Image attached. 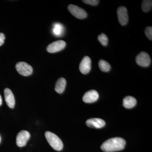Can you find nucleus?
<instances>
[{
    "instance_id": "dca6fc26",
    "label": "nucleus",
    "mask_w": 152,
    "mask_h": 152,
    "mask_svg": "<svg viewBox=\"0 0 152 152\" xmlns=\"http://www.w3.org/2000/svg\"><path fill=\"white\" fill-rule=\"evenodd\" d=\"M152 7V1L150 0H144L142 2V9L145 12H148L151 10Z\"/></svg>"
},
{
    "instance_id": "423d86ee",
    "label": "nucleus",
    "mask_w": 152,
    "mask_h": 152,
    "mask_svg": "<svg viewBox=\"0 0 152 152\" xmlns=\"http://www.w3.org/2000/svg\"><path fill=\"white\" fill-rule=\"evenodd\" d=\"M30 138V134L28 131H20L16 137V143L19 147L25 146L26 145L28 140Z\"/></svg>"
},
{
    "instance_id": "f257e3e1",
    "label": "nucleus",
    "mask_w": 152,
    "mask_h": 152,
    "mask_svg": "<svg viewBox=\"0 0 152 152\" xmlns=\"http://www.w3.org/2000/svg\"><path fill=\"white\" fill-rule=\"evenodd\" d=\"M126 144V141L124 139L115 137L104 142L101 148L102 151L106 152L118 151L124 149Z\"/></svg>"
},
{
    "instance_id": "4468645a",
    "label": "nucleus",
    "mask_w": 152,
    "mask_h": 152,
    "mask_svg": "<svg viewBox=\"0 0 152 152\" xmlns=\"http://www.w3.org/2000/svg\"><path fill=\"white\" fill-rule=\"evenodd\" d=\"M137 104L135 98L131 96H128L123 100V105L126 108L130 109L134 107Z\"/></svg>"
},
{
    "instance_id": "1a4fd4ad",
    "label": "nucleus",
    "mask_w": 152,
    "mask_h": 152,
    "mask_svg": "<svg viewBox=\"0 0 152 152\" xmlns=\"http://www.w3.org/2000/svg\"><path fill=\"white\" fill-rule=\"evenodd\" d=\"M91 61L89 57L85 56L82 60L79 66L81 72L84 75L88 73L91 70Z\"/></svg>"
},
{
    "instance_id": "9d476101",
    "label": "nucleus",
    "mask_w": 152,
    "mask_h": 152,
    "mask_svg": "<svg viewBox=\"0 0 152 152\" xmlns=\"http://www.w3.org/2000/svg\"><path fill=\"white\" fill-rule=\"evenodd\" d=\"M99 98V94L95 90H92L88 91L83 96L84 102L86 103H91L96 102Z\"/></svg>"
},
{
    "instance_id": "6ab92c4d",
    "label": "nucleus",
    "mask_w": 152,
    "mask_h": 152,
    "mask_svg": "<svg viewBox=\"0 0 152 152\" xmlns=\"http://www.w3.org/2000/svg\"><path fill=\"white\" fill-rule=\"evenodd\" d=\"M145 34L147 37L150 40H152V27L151 26L147 27L145 31Z\"/></svg>"
},
{
    "instance_id": "0eeeda50",
    "label": "nucleus",
    "mask_w": 152,
    "mask_h": 152,
    "mask_svg": "<svg viewBox=\"0 0 152 152\" xmlns=\"http://www.w3.org/2000/svg\"><path fill=\"white\" fill-rule=\"evenodd\" d=\"M66 46L65 42L63 40H58L53 42L48 46L47 50L50 53H55L62 50Z\"/></svg>"
},
{
    "instance_id": "f3484780",
    "label": "nucleus",
    "mask_w": 152,
    "mask_h": 152,
    "mask_svg": "<svg viewBox=\"0 0 152 152\" xmlns=\"http://www.w3.org/2000/svg\"><path fill=\"white\" fill-rule=\"evenodd\" d=\"M98 39L100 43L104 46H106L107 45L108 42V39L107 36L103 33H102L101 35H99Z\"/></svg>"
},
{
    "instance_id": "6e6552de",
    "label": "nucleus",
    "mask_w": 152,
    "mask_h": 152,
    "mask_svg": "<svg viewBox=\"0 0 152 152\" xmlns=\"http://www.w3.org/2000/svg\"><path fill=\"white\" fill-rule=\"evenodd\" d=\"M118 19L121 25L124 26L128 23L129 20L127 10L124 6H121L117 10Z\"/></svg>"
},
{
    "instance_id": "5701e85b",
    "label": "nucleus",
    "mask_w": 152,
    "mask_h": 152,
    "mask_svg": "<svg viewBox=\"0 0 152 152\" xmlns=\"http://www.w3.org/2000/svg\"><path fill=\"white\" fill-rule=\"evenodd\" d=\"M0 142H1V137H0Z\"/></svg>"
},
{
    "instance_id": "39448f33",
    "label": "nucleus",
    "mask_w": 152,
    "mask_h": 152,
    "mask_svg": "<svg viewBox=\"0 0 152 152\" xmlns=\"http://www.w3.org/2000/svg\"><path fill=\"white\" fill-rule=\"evenodd\" d=\"M136 61L138 65L146 67L151 64V57L146 52H142L136 57Z\"/></svg>"
},
{
    "instance_id": "f03ea898",
    "label": "nucleus",
    "mask_w": 152,
    "mask_h": 152,
    "mask_svg": "<svg viewBox=\"0 0 152 152\" xmlns=\"http://www.w3.org/2000/svg\"><path fill=\"white\" fill-rule=\"evenodd\" d=\"M45 136L48 142L54 149L57 151H61L63 149V142L56 135L51 132H46L45 133Z\"/></svg>"
},
{
    "instance_id": "412c9836",
    "label": "nucleus",
    "mask_w": 152,
    "mask_h": 152,
    "mask_svg": "<svg viewBox=\"0 0 152 152\" xmlns=\"http://www.w3.org/2000/svg\"><path fill=\"white\" fill-rule=\"evenodd\" d=\"M5 37L3 33H0V46H1L4 43Z\"/></svg>"
},
{
    "instance_id": "aec40b11",
    "label": "nucleus",
    "mask_w": 152,
    "mask_h": 152,
    "mask_svg": "<svg viewBox=\"0 0 152 152\" xmlns=\"http://www.w3.org/2000/svg\"><path fill=\"white\" fill-rule=\"evenodd\" d=\"M82 1L85 4L92 6H97L99 2V1L98 0H83Z\"/></svg>"
},
{
    "instance_id": "9b49d317",
    "label": "nucleus",
    "mask_w": 152,
    "mask_h": 152,
    "mask_svg": "<svg viewBox=\"0 0 152 152\" xmlns=\"http://www.w3.org/2000/svg\"><path fill=\"white\" fill-rule=\"evenodd\" d=\"M5 99L6 103L10 108H13L15 107V101L12 92L10 89L8 88L5 89L4 91Z\"/></svg>"
},
{
    "instance_id": "a211bd4d",
    "label": "nucleus",
    "mask_w": 152,
    "mask_h": 152,
    "mask_svg": "<svg viewBox=\"0 0 152 152\" xmlns=\"http://www.w3.org/2000/svg\"><path fill=\"white\" fill-rule=\"evenodd\" d=\"M63 28L61 25L56 23L54 26L53 33L56 36H59L63 33Z\"/></svg>"
},
{
    "instance_id": "2eb2a0df",
    "label": "nucleus",
    "mask_w": 152,
    "mask_h": 152,
    "mask_svg": "<svg viewBox=\"0 0 152 152\" xmlns=\"http://www.w3.org/2000/svg\"><path fill=\"white\" fill-rule=\"evenodd\" d=\"M99 68L103 72H108L111 69V66L107 62L104 60H100L99 62Z\"/></svg>"
},
{
    "instance_id": "4be33fe9",
    "label": "nucleus",
    "mask_w": 152,
    "mask_h": 152,
    "mask_svg": "<svg viewBox=\"0 0 152 152\" xmlns=\"http://www.w3.org/2000/svg\"><path fill=\"white\" fill-rule=\"evenodd\" d=\"M2 103V99L1 97V95H0V106L1 105Z\"/></svg>"
},
{
    "instance_id": "ddd939ff",
    "label": "nucleus",
    "mask_w": 152,
    "mask_h": 152,
    "mask_svg": "<svg viewBox=\"0 0 152 152\" xmlns=\"http://www.w3.org/2000/svg\"><path fill=\"white\" fill-rule=\"evenodd\" d=\"M66 81L64 78L61 77L56 83L55 90L58 94H62L65 89Z\"/></svg>"
},
{
    "instance_id": "f8f14e48",
    "label": "nucleus",
    "mask_w": 152,
    "mask_h": 152,
    "mask_svg": "<svg viewBox=\"0 0 152 152\" xmlns=\"http://www.w3.org/2000/svg\"><path fill=\"white\" fill-rule=\"evenodd\" d=\"M86 124L90 127L96 129L103 127L106 124L105 122L103 120L97 118H94L88 120L86 122Z\"/></svg>"
},
{
    "instance_id": "7ed1b4c3",
    "label": "nucleus",
    "mask_w": 152,
    "mask_h": 152,
    "mask_svg": "<svg viewBox=\"0 0 152 152\" xmlns=\"http://www.w3.org/2000/svg\"><path fill=\"white\" fill-rule=\"evenodd\" d=\"M15 67L17 72L22 75L28 76L32 74L33 70L31 66L24 62L17 63Z\"/></svg>"
},
{
    "instance_id": "20e7f679",
    "label": "nucleus",
    "mask_w": 152,
    "mask_h": 152,
    "mask_svg": "<svg viewBox=\"0 0 152 152\" xmlns=\"http://www.w3.org/2000/svg\"><path fill=\"white\" fill-rule=\"evenodd\" d=\"M68 10L72 15L77 19H85L88 15L85 10L75 5H69Z\"/></svg>"
}]
</instances>
